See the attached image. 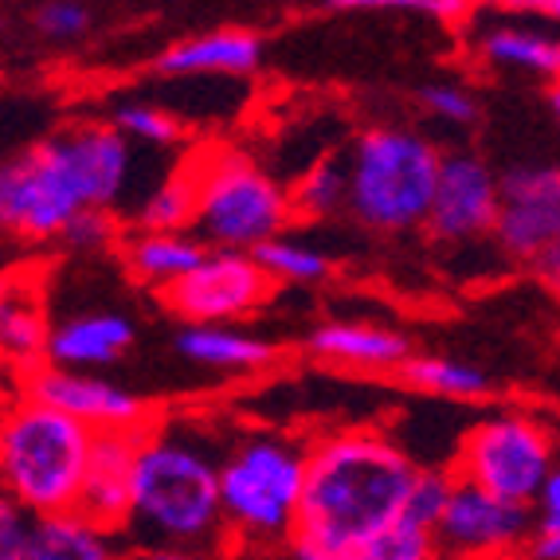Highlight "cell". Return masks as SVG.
Returning <instances> with one entry per match:
<instances>
[{
    "mask_svg": "<svg viewBox=\"0 0 560 560\" xmlns=\"http://www.w3.org/2000/svg\"><path fill=\"white\" fill-rule=\"evenodd\" d=\"M557 467L552 435L529 411H490L458 440L455 475L494 498L533 505Z\"/></svg>",
    "mask_w": 560,
    "mask_h": 560,
    "instance_id": "ba28073f",
    "label": "cell"
},
{
    "mask_svg": "<svg viewBox=\"0 0 560 560\" xmlns=\"http://www.w3.org/2000/svg\"><path fill=\"white\" fill-rule=\"evenodd\" d=\"M47 337H51V322L44 318V306L12 282L4 306H0V341H4L12 373L24 376L47 361Z\"/></svg>",
    "mask_w": 560,
    "mask_h": 560,
    "instance_id": "603a6c76",
    "label": "cell"
},
{
    "mask_svg": "<svg viewBox=\"0 0 560 560\" xmlns=\"http://www.w3.org/2000/svg\"><path fill=\"white\" fill-rule=\"evenodd\" d=\"M533 560H560V533H537L529 541Z\"/></svg>",
    "mask_w": 560,
    "mask_h": 560,
    "instance_id": "f35d334b",
    "label": "cell"
},
{
    "mask_svg": "<svg viewBox=\"0 0 560 560\" xmlns=\"http://www.w3.org/2000/svg\"><path fill=\"white\" fill-rule=\"evenodd\" d=\"M138 145L110 121H71L0 168V224L20 243H56L86 208L126 200Z\"/></svg>",
    "mask_w": 560,
    "mask_h": 560,
    "instance_id": "6da1fadb",
    "label": "cell"
},
{
    "mask_svg": "<svg viewBox=\"0 0 560 560\" xmlns=\"http://www.w3.org/2000/svg\"><path fill=\"white\" fill-rule=\"evenodd\" d=\"M185 361L228 376H259L279 364V346L243 326H185L173 337Z\"/></svg>",
    "mask_w": 560,
    "mask_h": 560,
    "instance_id": "d6986e66",
    "label": "cell"
},
{
    "mask_svg": "<svg viewBox=\"0 0 560 560\" xmlns=\"http://www.w3.org/2000/svg\"><path fill=\"white\" fill-rule=\"evenodd\" d=\"M98 431L32 396H9L0 428L4 498L32 517L75 514Z\"/></svg>",
    "mask_w": 560,
    "mask_h": 560,
    "instance_id": "5b68a950",
    "label": "cell"
},
{
    "mask_svg": "<svg viewBox=\"0 0 560 560\" xmlns=\"http://www.w3.org/2000/svg\"><path fill=\"white\" fill-rule=\"evenodd\" d=\"M349 208L369 232L400 235L428 228L431 200L440 188L443 153L423 133L404 126H373L349 145Z\"/></svg>",
    "mask_w": 560,
    "mask_h": 560,
    "instance_id": "8992f818",
    "label": "cell"
},
{
    "mask_svg": "<svg viewBox=\"0 0 560 560\" xmlns=\"http://www.w3.org/2000/svg\"><path fill=\"white\" fill-rule=\"evenodd\" d=\"M533 522H537V533H560V463L549 470L541 494L533 502Z\"/></svg>",
    "mask_w": 560,
    "mask_h": 560,
    "instance_id": "e575fe53",
    "label": "cell"
},
{
    "mask_svg": "<svg viewBox=\"0 0 560 560\" xmlns=\"http://www.w3.org/2000/svg\"><path fill=\"white\" fill-rule=\"evenodd\" d=\"M126 560H212L200 549H173V545H153V549H133Z\"/></svg>",
    "mask_w": 560,
    "mask_h": 560,
    "instance_id": "d590c367",
    "label": "cell"
},
{
    "mask_svg": "<svg viewBox=\"0 0 560 560\" xmlns=\"http://www.w3.org/2000/svg\"><path fill=\"white\" fill-rule=\"evenodd\" d=\"M396 376L416 393L440 396V400H486L494 393V381L486 369L440 353H411Z\"/></svg>",
    "mask_w": 560,
    "mask_h": 560,
    "instance_id": "7402d4cb",
    "label": "cell"
},
{
    "mask_svg": "<svg viewBox=\"0 0 560 560\" xmlns=\"http://www.w3.org/2000/svg\"><path fill=\"white\" fill-rule=\"evenodd\" d=\"M541 16H545V20H552V24H560V0H545Z\"/></svg>",
    "mask_w": 560,
    "mask_h": 560,
    "instance_id": "b9f144b4",
    "label": "cell"
},
{
    "mask_svg": "<svg viewBox=\"0 0 560 560\" xmlns=\"http://www.w3.org/2000/svg\"><path fill=\"white\" fill-rule=\"evenodd\" d=\"M435 537H440V560H502L537 537V522L533 505L505 502L455 475V494Z\"/></svg>",
    "mask_w": 560,
    "mask_h": 560,
    "instance_id": "30bf717a",
    "label": "cell"
},
{
    "mask_svg": "<svg viewBox=\"0 0 560 560\" xmlns=\"http://www.w3.org/2000/svg\"><path fill=\"white\" fill-rule=\"evenodd\" d=\"M533 271L541 275V282H545V287H549V290H557V294H560V240L552 243V247L541 255V259L533 262Z\"/></svg>",
    "mask_w": 560,
    "mask_h": 560,
    "instance_id": "8d00e7d4",
    "label": "cell"
},
{
    "mask_svg": "<svg viewBox=\"0 0 560 560\" xmlns=\"http://www.w3.org/2000/svg\"><path fill=\"white\" fill-rule=\"evenodd\" d=\"M130 224L138 232H197V180L192 168H177L158 188H150L133 208Z\"/></svg>",
    "mask_w": 560,
    "mask_h": 560,
    "instance_id": "cb8c5ba5",
    "label": "cell"
},
{
    "mask_svg": "<svg viewBox=\"0 0 560 560\" xmlns=\"http://www.w3.org/2000/svg\"><path fill=\"white\" fill-rule=\"evenodd\" d=\"M310 478V440L255 428L224 443L220 502L224 541L243 552H282L299 537Z\"/></svg>",
    "mask_w": 560,
    "mask_h": 560,
    "instance_id": "277c9868",
    "label": "cell"
},
{
    "mask_svg": "<svg viewBox=\"0 0 560 560\" xmlns=\"http://www.w3.org/2000/svg\"><path fill=\"white\" fill-rule=\"evenodd\" d=\"M290 200H294V215L306 220H329V215L349 208V173L346 161L322 158L290 185Z\"/></svg>",
    "mask_w": 560,
    "mask_h": 560,
    "instance_id": "484cf974",
    "label": "cell"
},
{
    "mask_svg": "<svg viewBox=\"0 0 560 560\" xmlns=\"http://www.w3.org/2000/svg\"><path fill=\"white\" fill-rule=\"evenodd\" d=\"M353 560H440V537L428 525L400 517L393 529H384L369 549H361Z\"/></svg>",
    "mask_w": 560,
    "mask_h": 560,
    "instance_id": "83f0119b",
    "label": "cell"
},
{
    "mask_svg": "<svg viewBox=\"0 0 560 560\" xmlns=\"http://www.w3.org/2000/svg\"><path fill=\"white\" fill-rule=\"evenodd\" d=\"M306 353L349 373H400L411 357V341L381 322L329 318L306 334Z\"/></svg>",
    "mask_w": 560,
    "mask_h": 560,
    "instance_id": "9a60e30c",
    "label": "cell"
},
{
    "mask_svg": "<svg viewBox=\"0 0 560 560\" xmlns=\"http://www.w3.org/2000/svg\"><path fill=\"white\" fill-rule=\"evenodd\" d=\"M121 240H126V232H121L118 215L103 212V208H86L83 215L71 220L59 243L75 247V252H106V247H121Z\"/></svg>",
    "mask_w": 560,
    "mask_h": 560,
    "instance_id": "1f68e13d",
    "label": "cell"
},
{
    "mask_svg": "<svg viewBox=\"0 0 560 560\" xmlns=\"http://www.w3.org/2000/svg\"><path fill=\"white\" fill-rule=\"evenodd\" d=\"M94 12L86 0H39L32 9V32L47 44H75L91 32Z\"/></svg>",
    "mask_w": 560,
    "mask_h": 560,
    "instance_id": "f1b7e54d",
    "label": "cell"
},
{
    "mask_svg": "<svg viewBox=\"0 0 560 560\" xmlns=\"http://www.w3.org/2000/svg\"><path fill=\"white\" fill-rule=\"evenodd\" d=\"M16 381L24 396L51 404V408H59L63 416L94 431H145L153 423V408L141 396L94 373L39 364V369L16 376Z\"/></svg>",
    "mask_w": 560,
    "mask_h": 560,
    "instance_id": "8fae6325",
    "label": "cell"
},
{
    "mask_svg": "<svg viewBox=\"0 0 560 560\" xmlns=\"http://www.w3.org/2000/svg\"><path fill=\"white\" fill-rule=\"evenodd\" d=\"M467 12H510V0H463Z\"/></svg>",
    "mask_w": 560,
    "mask_h": 560,
    "instance_id": "ab89813d",
    "label": "cell"
},
{
    "mask_svg": "<svg viewBox=\"0 0 560 560\" xmlns=\"http://www.w3.org/2000/svg\"><path fill=\"white\" fill-rule=\"evenodd\" d=\"M220 463L224 447L205 428L180 420L150 423L138 447L133 510L121 537L133 549L173 545L212 552V545H224Z\"/></svg>",
    "mask_w": 560,
    "mask_h": 560,
    "instance_id": "3957f363",
    "label": "cell"
},
{
    "mask_svg": "<svg viewBox=\"0 0 560 560\" xmlns=\"http://www.w3.org/2000/svg\"><path fill=\"white\" fill-rule=\"evenodd\" d=\"M197 180V235L212 252H259L287 235L294 200L282 180L240 150H205L188 161Z\"/></svg>",
    "mask_w": 560,
    "mask_h": 560,
    "instance_id": "52a82bcc",
    "label": "cell"
},
{
    "mask_svg": "<svg viewBox=\"0 0 560 560\" xmlns=\"http://www.w3.org/2000/svg\"><path fill=\"white\" fill-rule=\"evenodd\" d=\"M560 240V165H514L502 173L494 243L510 259L537 262Z\"/></svg>",
    "mask_w": 560,
    "mask_h": 560,
    "instance_id": "7c38bea8",
    "label": "cell"
},
{
    "mask_svg": "<svg viewBox=\"0 0 560 560\" xmlns=\"http://www.w3.org/2000/svg\"><path fill=\"white\" fill-rule=\"evenodd\" d=\"M451 494H455V470L423 467L420 478H416V490H411L404 517L428 525V529H440L443 514H447V505H451Z\"/></svg>",
    "mask_w": 560,
    "mask_h": 560,
    "instance_id": "f546056e",
    "label": "cell"
},
{
    "mask_svg": "<svg viewBox=\"0 0 560 560\" xmlns=\"http://www.w3.org/2000/svg\"><path fill=\"white\" fill-rule=\"evenodd\" d=\"M141 435L145 431H98L75 514L91 517L94 525L110 533H126L133 510V467H138Z\"/></svg>",
    "mask_w": 560,
    "mask_h": 560,
    "instance_id": "5bb4252c",
    "label": "cell"
},
{
    "mask_svg": "<svg viewBox=\"0 0 560 560\" xmlns=\"http://www.w3.org/2000/svg\"><path fill=\"white\" fill-rule=\"evenodd\" d=\"M282 560H353V557H337V552H326V549H314L306 541H290L282 549Z\"/></svg>",
    "mask_w": 560,
    "mask_h": 560,
    "instance_id": "74e56055",
    "label": "cell"
},
{
    "mask_svg": "<svg viewBox=\"0 0 560 560\" xmlns=\"http://www.w3.org/2000/svg\"><path fill=\"white\" fill-rule=\"evenodd\" d=\"M545 103H549L552 118L560 121V79H552V83H549V91H545Z\"/></svg>",
    "mask_w": 560,
    "mask_h": 560,
    "instance_id": "60d3db41",
    "label": "cell"
},
{
    "mask_svg": "<svg viewBox=\"0 0 560 560\" xmlns=\"http://www.w3.org/2000/svg\"><path fill=\"white\" fill-rule=\"evenodd\" d=\"M420 103L431 118H440L443 126H470L478 118V98L467 83L443 79V83H428L420 91Z\"/></svg>",
    "mask_w": 560,
    "mask_h": 560,
    "instance_id": "4dcf8cb0",
    "label": "cell"
},
{
    "mask_svg": "<svg viewBox=\"0 0 560 560\" xmlns=\"http://www.w3.org/2000/svg\"><path fill=\"white\" fill-rule=\"evenodd\" d=\"M138 341V326L121 310H83L51 322L47 337V361L56 369H75V373H94L110 369L130 353Z\"/></svg>",
    "mask_w": 560,
    "mask_h": 560,
    "instance_id": "2e32d148",
    "label": "cell"
},
{
    "mask_svg": "<svg viewBox=\"0 0 560 560\" xmlns=\"http://www.w3.org/2000/svg\"><path fill=\"white\" fill-rule=\"evenodd\" d=\"M337 12H420L431 20H463V0H329Z\"/></svg>",
    "mask_w": 560,
    "mask_h": 560,
    "instance_id": "d6a6232c",
    "label": "cell"
},
{
    "mask_svg": "<svg viewBox=\"0 0 560 560\" xmlns=\"http://www.w3.org/2000/svg\"><path fill=\"white\" fill-rule=\"evenodd\" d=\"M20 560H126L121 557V533L94 525L83 514L36 517L28 549Z\"/></svg>",
    "mask_w": 560,
    "mask_h": 560,
    "instance_id": "44dd1931",
    "label": "cell"
},
{
    "mask_svg": "<svg viewBox=\"0 0 560 560\" xmlns=\"http://www.w3.org/2000/svg\"><path fill=\"white\" fill-rule=\"evenodd\" d=\"M420 470L400 443L373 428L310 440V478L294 541L357 557L404 517Z\"/></svg>",
    "mask_w": 560,
    "mask_h": 560,
    "instance_id": "7a4b0ae2",
    "label": "cell"
},
{
    "mask_svg": "<svg viewBox=\"0 0 560 560\" xmlns=\"http://www.w3.org/2000/svg\"><path fill=\"white\" fill-rule=\"evenodd\" d=\"M255 259L262 262V271L271 275L275 287H318L334 271V259L322 252L314 240H299V235H279V240L262 243Z\"/></svg>",
    "mask_w": 560,
    "mask_h": 560,
    "instance_id": "d4e9b609",
    "label": "cell"
},
{
    "mask_svg": "<svg viewBox=\"0 0 560 560\" xmlns=\"http://www.w3.org/2000/svg\"><path fill=\"white\" fill-rule=\"evenodd\" d=\"M32 525H36V517H32L28 510H20L12 498L0 502V560L24 557L28 537H32Z\"/></svg>",
    "mask_w": 560,
    "mask_h": 560,
    "instance_id": "836d02e7",
    "label": "cell"
},
{
    "mask_svg": "<svg viewBox=\"0 0 560 560\" xmlns=\"http://www.w3.org/2000/svg\"><path fill=\"white\" fill-rule=\"evenodd\" d=\"M498 208H502V173H494L478 153H443L428 232L440 243L482 240L494 235Z\"/></svg>",
    "mask_w": 560,
    "mask_h": 560,
    "instance_id": "4fadbf2b",
    "label": "cell"
},
{
    "mask_svg": "<svg viewBox=\"0 0 560 560\" xmlns=\"http://www.w3.org/2000/svg\"><path fill=\"white\" fill-rule=\"evenodd\" d=\"M208 252L212 247L197 232H138V228L126 232V240L118 247L126 275L133 282H141V287L158 290L161 299L197 271L200 262L208 259Z\"/></svg>",
    "mask_w": 560,
    "mask_h": 560,
    "instance_id": "ac0fdd59",
    "label": "cell"
},
{
    "mask_svg": "<svg viewBox=\"0 0 560 560\" xmlns=\"http://www.w3.org/2000/svg\"><path fill=\"white\" fill-rule=\"evenodd\" d=\"M106 121H110L126 141H133V145H150V150H173V145L185 138V130H180V121L173 118V114L161 110V106H153V103H138V98L118 103Z\"/></svg>",
    "mask_w": 560,
    "mask_h": 560,
    "instance_id": "4316f807",
    "label": "cell"
},
{
    "mask_svg": "<svg viewBox=\"0 0 560 560\" xmlns=\"http://www.w3.org/2000/svg\"><path fill=\"white\" fill-rule=\"evenodd\" d=\"M259 63H262V39L247 28H224L165 47L153 67H158L161 75H173V79H197V75L240 79L259 71Z\"/></svg>",
    "mask_w": 560,
    "mask_h": 560,
    "instance_id": "e0dca14e",
    "label": "cell"
},
{
    "mask_svg": "<svg viewBox=\"0 0 560 560\" xmlns=\"http://www.w3.org/2000/svg\"><path fill=\"white\" fill-rule=\"evenodd\" d=\"M475 51L486 67L510 75L560 79V39L529 28L522 20H494L475 36Z\"/></svg>",
    "mask_w": 560,
    "mask_h": 560,
    "instance_id": "ffe728a7",
    "label": "cell"
},
{
    "mask_svg": "<svg viewBox=\"0 0 560 560\" xmlns=\"http://www.w3.org/2000/svg\"><path fill=\"white\" fill-rule=\"evenodd\" d=\"M275 294V279L252 252H208L185 282L165 294V306L185 326H235Z\"/></svg>",
    "mask_w": 560,
    "mask_h": 560,
    "instance_id": "9c48e42d",
    "label": "cell"
}]
</instances>
